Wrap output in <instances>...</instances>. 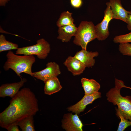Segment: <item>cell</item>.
Returning <instances> with one entry per match:
<instances>
[{"mask_svg":"<svg viewBox=\"0 0 131 131\" xmlns=\"http://www.w3.org/2000/svg\"><path fill=\"white\" fill-rule=\"evenodd\" d=\"M118 49L123 55L131 56V44L129 43H120Z\"/></svg>","mask_w":131,"mask_h":131,"instance_id":"obj_21","label":"cell"},{"mask_svg":"<svg viewBox=\"0 0 131 131\" xmlns=\"http://www.w3.org/2000/svg\"><path fill=\"white\" fill-rule=\"evenodd\" d=\"M27 81L25 78H22L18 82L3 84L0 87V97H13L19 91L20 88Z\"/></svg>","mask_w":131,"mask_h":131,"instance_id":"obj_10","label":"cell"},{"mask_svg":"<svg viewBox=\"0 0 131 131\" xmlns=\"http://www.w3.org/2000/svg\"><path fill=\"white\" fill-rule=\"evenodd\" d=\"M101 97V93L98 91L92 94L84 95L80 101L68 107L67 109L69 111L79 114L84 111L87 105L92 103L95 100Z\"/></svg>","mask_w":131,"mask_h":131,"instance_id":"obj_9","label":"cell"},{"mask_svg":"<svg viewBox=\"0 0 131 131\" xmlns=\"http://www.w3.org/2000/svg\"><path fill=\"white\" fill-rule=\"evenodd\" d=\"M126 23L127 24V27L128 29L131 31V14L128 15Z\"/></svg>","mask_w":131,"mask_h":131,"instance_id":"obj_25","label":"cell"},{"mask_svg":"<svg viewBox=\"0 0 131 131\" xmlns=\"http://www.w3.org/2000/svg\"><path fill=\"white\" fill-rule=\"evenodd\" d=\"M99 55L97 51H89L87 50L82 49L77 52L74 57L81 61L86 67L93 66L95 65V61L94 58Z\"/></svg>","mask_w":131,"mask_h":131,"instance_id":"obj_13","label":"cell"},{"mask_svg":"<svg viewBox=\"0 0 131 131\" xmlns=\"http://www.w3.org/2000/svg\"><path fill=\"white\" fill-rule=\"evenodd\" d=\"M117 115L121 119L117 130V131H123L127 127L131 125V121L125 120L120 115Z\"/></svg>","mask_w":131,"mask_h":131,"instance_id":"obj_22","label":"cell"},{"mask_svg":"<svg viewBox=\"0 0 131 131\" xmlns=\"http://www.w3.org/2000/svg\"><path fill=\"white\" fill-rule=\"evenodd\" d=\"M39 110L38 100L29 88L22 89L13 98L9 106L0 114V126L6 129L25 118L34 115Z\"/></svg>","mask_w":131,"mask_h":131,"instance_id":"obj_1","label":"cell"},{"mask_svg":"<svg viewBox=\"0 0 131 131\" xmlns=\"http://www.w3.org/2000/svg\"><path fill=\"white\" fill-rule=\"evenodd\" d=\"M44 82V92L47 95H51L58 92L62 88L57 77L50 79Z\"/></svg>","mask_w":131,"mask_h":131,"instance_id":"obj_16","label":"cell"},{"mask_svg":"<svg viewBox=\"0 0 131 131\" xmlns=\"http://www.w3.org/2000/svg\"><path fill=\"white\" fill-rule=\"evenodd\" d=\"M8 131H20L18 126L16 123L12 124L6 129Z\"/></svg>","mask_w":131,"mask_h":131,"instance_id":"obj_24","label":"cell"},{"mask_svg":"<svg viewBox=\"0 0 131 131\" xmlns=\"http://www.w3.org/2000/svg\"><path fill=\"white\" fill-rule=\"evenodd\" d=\"M7 60L3 66L5 71L10 69L22 78L20 74L25 73L33 77L32 67L35 61V58L33 55L20 56L15 54L11 50L7 54Z\"/></svg>","mask_w":131,"mask_h":131,"instance_id":"obj_3","label":"cell"},{"mask_svg":"<svg viewBox=\"0 0 131 131\" xmlns=\"http://www.w3.org/2000/svg\"><path fill=\"white\" fill-rule=\"evenodd\" d=\"M18 46L17 44L7 41L3 34L0 35V52L11 50L17 49Z\"/></svg>","mask_w":131,"mask_h":131,"instance_id":"obj_19","label":"cell"},{"mask_svg":"<svg viewBox=\"0 0 131 131\" xmlns=\"http://www.w3.org/2000/svg\"><path fill=\"white\" fill-rule=\"evenodd\" d=\"M10 0H0V6H5L6 4Z\"/></svg>","mask_w":131,"mask_h":131,"instance_id":"obj_26","label":"cell"},{"mask_svg":"<svg viewBox=\"0 0 131 131\" xmlns=\"http://www.w3.org/2000/svg\"><path fill=\"white\" fill-rule=\"evenodd\" d=\"M84 91V95L92 94L98 91L100 86L99 83L93 79L82 78L81 80Z\"/></svg>","mask_w":131,"mask_h":131,"instance_id":"obj_15","label":"cell"},{"mask_svg":"<svg viewBox=\"0 0 131 131\" xmlns=\"http://www.w3.org/2000/svg\"><path fill=\"white\" fill-rule=\"evenodd\" d=\"M97 37L95 25L91 21H82L77 27L73 43L80 46L82 49L87 50L88 43Z\"/></svg>","mask_w":131,"mask_h":131,"instance_id":"obj_4","label":"cell"},{"mask_svg":"<svg viewBox=\"0 0 131 131\" xmlns=\"http://www.w3.org/2000/svg\"><path fill=\"white\" fill-rule=\"evenodd\" d=\"M77 29V27L74 23L59 27L57 38L63 42H69L72 37L75 35Z\"/></svg>","mask_w":131,"mask_h":131,"instance_id":"obj_14","label":"cell"},{"mask_svg":"<svg viewBox=\"0 0 131 131\" xmlns=\"http://www.w3.org/2000/svg\"><path fill=\"white\" fill-rule=\"evenodd\" d=\"M115 87L106 93L107 100L118 106L116 115H120L125 120L131 121V96L123 97L121 95V89L126 86L123 81L115 78Z\"/></svg>","mask_w":131,"mask_h":131,"instance_id":"obj_2","label":"cell"},{"mask_svg":"<svg viewBox=\"0 0 131 131\" xmlns=\"http://www.w3.org/2000/svg\"><path fill=\"white\" fill-rule=\"evenodd\" d=\"M70 2L71 6L76 8L80 7L83 3L82 0H70Z\"/></svg>","mask_w":131,"mask_h":131,"instance_id":"obj_23","label":"cell"},{"mask_svg":"<svg viewBox=\"0 0 131 131\" xmlns=\"http://www.w3.org/2000/svg\"><path fill=\"white\" fill-rule=\"evenodd\" d=\"M46 67L40 71L33 73V77L44 82L51 78L57 77L61 73L59 66L55 62H49Z\"/></svg>","mask_w":131,"mask_h":131,"instance_id":"obj_7","label":"cell"},{"mask_svg":"<svg viewBox=\"0 0 131 131\" xmlns=\"http://www.w3.org/2000/svg\"><path fill=\"white\" fill-rule=\"evenodd\" d=\"M33 116L26 117L19 121L17 124L22 131H35Z\"/></svg>","mask_w":131,"mask_h":131,"instance_id":"obj_17","label":"cell"},{"mask_svg":"<svg viewBox=\"0 0 131 131\" xmlns=\"http://www.w3.org/2000/svg\"><path fill=\"white\" fill-rule=\"evenodd\" d=\"M106 8L104 11V16L101 22L95 25L97 38L99 41L105 40L110 33L108 30L109 23L113 19L109 2L106 3Z\"/></svg>","mask_w":131,"mask_h":131,"instance_id":"obj_6","label":"cell"},{"mask_svg":"<svg viewBox=\"0 0 131 131\" xmlns=\"http://www.w3.org/2000/svg\"><path fill=\"white\" fill-rule=\"evenodd\" d=\"M113 19H119L126 23L128 15L131 11L125 10L123 7L121 0H109Z\"/></svg>","mask_w":131,"mask_h":131,"instance_id":"obj_11","label":"cell"},{"mask_svg":"<svg viewBox=\"0 0 131 131\" xmlns=\"http://www.w3.org/2000/svg\"><path fill=\"white\" fill-rule=\"evenodd\" d=\"M126 88L130 89L131 90V87H128L127 86Z\"/></svg>","mask_w":131,"mask_h":131,"instance_id":"obj_27","label":"cell"},{"mask_svg":"<svg viewBox=\"0 0 131 131\" xmlns=\"http://www.w3.org/2000/svg\"><path fill=\"white\" fill-rule=\"evenodd\" d=\"M50 51L49 44L44 38L36 41V44L29 46L18 48L15 54L25 55H36L38 58L44 59L46 58Z\"/></svg>","mask_w":131,"mask_h":131,"instance_id":"obj_5","label":"cell"},{"mask_svg":"<svg viewBox=\"0 0 131 131\" xmlns=\"http://www.w3.org/2000/svg\"><path fill=\"white\" fill-rule=\"evenodd\" d=\"M64 64L74 76L81 74L86 67L79 60L74 56H69L66 59Z\"/></svg>","mask_w":131,"mask_h":131,"instance_id":"obj_12","label":"cell"},{"mask_svg":"<svg viewBox=\"0 0 131 131\" xmlns=\"http://www.w3.org/2000/svg\"><path fill=\"white\" fill-rule=\"evenodd\" d=\"M83 125L78 114H65L62 121L63 128L67 131H82Z\"/></svg>","mask_w":131,"mask_h":131,"instance_id":"obj_8","label":"cell"},{"mask_svg":"<svg viewBox=\"0 0 131 131\" xmlns=\"http://www.w3.org/2000/svg\"><path fill=\"white\" fill-rule=\"evenodd\" d=\"M72 14L68 11L62 12L57 22V26L59 27L73 24L74 20L72 17Z\"/></svg>","mask_w":131,"mask_h":131,"instance_id":"obj_18","label":"cell"},{"mask_svg":"<svg viewBox=\"0 0 131 131\" xmlns=\"http://www.w3.org/2000/svg\"><path fill=\"white\" fill-rule=\"evenodd\" d=\"M115 43H125L131 42V32L125 34L115 36L113 39Z\"/></svg>","mask_w":131,"mask_h":131,"instance_id":"obj_20","label":"cell"}]
</instances>
